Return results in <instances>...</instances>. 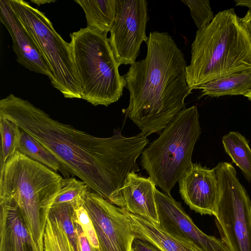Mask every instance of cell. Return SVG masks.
I'll use <instances>...</instances> for the list:
<instances>
[{
	"label": "cell",
	"instance_id": "cell-9",
	"mask_svg": "<svg viewBox=\"0 0 251 251\" xmlns=\"http://www.w3.org/2000/svg\"><path fill=\"white\" fill-rule=\"evenodd\" d=\"M116 14L108 41L119 66L132 65L139 55L149 20L146 0H116Z\"/></svg>",
	"mask_w": 251,
	"mask_h": 251
},
{
	"label": "cell",
	"instance_id": "cell-29",
	"mask_svg": "<svg viewBox=\"0 0 251 251\" xmlns=\"http://www.w3.org/2000/svg\"><path fill=\"white\" fill-rule=\"evenodd\" d=\"M241 19L243 24L248 29L251 37V10H249L245 16Z\"/></svg>",
	"mask_w": 251,
	"mask_h": 251
},
{
	"label": "cell",
	"instance_id": "cell-11",
	"mask_svg": "<svg viewBox=\"0 0 251 251\" xmlns=\"http://www.w3.org/2000/svg\"><path fill=\"white\" fill-rule=\"evenodd\" d=\"M155 197L158 225L167 233L194 245L201 251H230L221 240L201 230L184 211L180 203L171 196L156 188Z\"/></svg>",
	"mask_w": 251,
	"mask_h": 251
},
{
	"label": "cell",
	"instance_id": "cell-4",
	"mask_svg": "<svg viewBox=\"0 0 251 251\" xmlns=\"http://www.w3.org/2000/svg\"><path fill=\"white\" fill-rule=\"evenodd\" d=\"M0 171V199L15 201L36 251H44L48 217L64 178L17 151Z\"/></svg>",
	"mask_w": 251,
	"mask_h": 251
},
{
	"label": "cell",
	"instance_id": "cell-5",
	"mask_svg": "<svg viewBox=\"0 0 251 251\" xmlns=\"http://www.w3.org/2000/svg\"><path fill=\"white\" fill-rule=\"evenodd\" d=\"M81 99L94 106L117 101L126 84L119 72L107 35L88 27L70 34Z\"/></svg>",
	"mask_w": 251,
	"mask_h": 251
},
{
	"label": "cell",
	"instance_id": "cell-14",
	"mask_svg": "<svg viewBox=\"0 0 251 251\" xmlns=\"http://www.w3.org/2000/svg\"><path fill=\"white\" fill-rule=\"evenodd\" d=\"M0 251H37L15 201L0 199Z\"/></svg>",
	"mask_w": 251,
	"mask_h": 251
},
{
	"label": "cell",
	"instance_id": "cell-17",
	"mask_svg": "<svg viewBox=\"0 0 251 251\" xmlns=\"http://www.w3.org/2000/svg\"><path fill=\"white\" fill-rule=\"evenodd\" d=\"M75 1L84 11L87 27L107 35L115 21L116 0H77Z\"/></svg>",
	"mask_w": 251,
	"mask_h": 251
},
{
	"label": "cell",
	"instance_id": "cell-1",
	"mask_svg": "<svg viewBox=\"0 0 251 251\" xmlns=\"http://www.w3.org/2000/svg\"><path fill=\"white\" fill-rule=\"evenodd\" d=\"M0 115L17 124L48 149L69 175L124 208L122 189L128 175L138 172L136 160L149 143L142 133L126 137L114 130L98 137L53 119L29 101L10 94L0 100Z\"/></svg>",
	"mask_w": 251,
	"mask_h": 251
},
{
	"label": "cell",
	"instance_id": "cell-24",
	"mask_svg": "<svg viewBox=\"0 0 251 251\" xmlns=\"http://www.w3.org/2000/svg\"><path fill=\"white\" fill-rule=\"evenodd\" d=\"M89 188L84 181L74 177L64 178L63 186L53 204L70 203L74 206L81 203L82 196Z\"/></svg>",
	"mask_w": 251,
	"mask_h": 251
},
{
	"label": "cell",
	"instance_id": "cell-27",
	"mask_svg": "<svg viewBox=\"0 0 251 251\" xmlns=\"http://www.w3.org/2000/svg\"><path fill=\"white\" fill-rule=\"evenodd\" d=\"M75 223L77 237L76 251H95L88 241L81 226L75 222Z\"/></svg>",
	"mask_w": 251,
	"mask_h": 251
},
{
	"label": "cell",
	"instance_id": "cell-8",
	"mask_svg": "<svg viewBox=\"0 0 251 251\" xmlns=\"http://www.w3.org/2000/svg\"><path fill=\"white\" fill-rule=\"evenodd\" d=\"M219 185L216 223L221 240L230 251H251V201L233 166L214 168Z\"/></svg>",
	"mask_w": 251,
	"mask_h": 251
},
{
	"label": "cell",
	"instance_id": "cell-25",
	"mask_svg": "<svg viewBox=\"0 0 251 251\" xmlns=\"http://www.w3.org/2000/svg\"><path fill=\"white\" fill-rule=\"evenodd\" d=\"M181 1L189 8L191 16L198 30L203 29L213 20L215 16L213 15L209 0H181Z\"/></svg>",
	"mask_w": 251,
	"mask_h": 251
},
{
	"label": "cell",
	"instance_id": "cell-6",
	"mask_svg": "<svg viewBox=\"0 0 251 251\" xmlns=\"http://www.w3.org/2000/svg\"><path fill=\"white\" fill-rule=\"evenodd\" d=\"M201 133L198 108H184L142 152L141 163L149 177L166 194L192 164L194 146Z\"/></svg>",
	"mask_w": 251,
	"mask_h": 251
},
{
	"label": "cell",
	"instance_id": "cell-18",
	"mask_svg": "<svg viewBox=\"0 0 251 251\" xmlns=\"http://www.w3.org/2000/svg\"><path fill=\"white\" fill-rule=\"evenodd\" d=\"M198 89L201 90V97L244 95L251 89V69L211 81Z\"/></svg>",
	"mask_w": 251,
	"mask_h": 251
},
{
	"label": "cell",
	"instance_id": "cell-28",
	"mask_svg": "<svg viewBox=\"0 0 251 251\" xmlns=\"http://www.w3.org/2000/svg\"><path fill=\"white\" fill-rule=\"evenodd\" d=\"M131 251H161L149 242L135 237L131 245Z\"/></svg>",
	"mask_w": 251,
	"mask_h": 251
},
{
	"label": "cell",
	"instance_id": "cell-12",
	"mask_svg": "<svg viewBox=\"0 0 251 251\" xmlns=\"http://www.w3.org/2000/svg\"><path fill=\"white\" fill-rule=\"evenodd\" d=\"M178 182L180 195L191 209L201 215L216 216L219 185L214 168L192 163Z\"/></svg>",
	"mask_w": 251,
	"mask_h": 251
},
{
	"label": "cell",
	"instance_id": "cell-3",
	"mask_svg": "<svg viewBox=\"0 0 251 251\" xmlns=\"http://www.w3.org/2000/svg\"><path fill=\"white\" fill-rule=\"evenodd\" d=\"M186 80L192 90L211 81L251 69V37L233 8L218 13L198 30Z\"/></svg>",
	"mask_w": 251,
	"mask_h": 251
},
{
	"label": "cell",
	"instance_id": "cell-20",
	"mask_svg": "<svg viewBox=\"0 0 251 251\" xmlns=\"http://www.w3.org/2000/svg\"><path fill=\"white\" fill-rule=\"evenodd\" d=\"M222 142L226 152L251 181V149L246 138L237 131H230L223 137Z\"/></svg>",
	"mask_w": 251,
	"mask_h": 251
},
{
	"label": "cell",
	"instance_id": "cell-22",
	"mask_svg": "<svg viewBox=\"0 0 251 251\" xmlns=\"http://www.w3.org/2000/svg\"><path fill=\"white\" fill-rule=\"evenodd\" d=\"M0 132L1 142L0 168H1L17 151L22 130L17 124L0 115Z\"/></svg>",
	"mask_w": 251,
	"mask_h": 251
},
{
	"label": "cell",
	"instance_id": "cell-10",
	"mask_svg": "<svg viewBox=\"0 0 251 251\" xmlns=\"http://www.w3.org/2000/svg\"><path fill=\"white\" fill-rule=\"evenodd\" d=\"M82 204L94 224L100 251H131L135 238L127 211L93 191L82 198Z\"/></svg>",
	"mask_w": 251,
	"mask_h": 251
},
{
	"label": "cell",
	"instance_id": "cell-23",
	"mask_svg": "<svg viewBox=\"0 0 251 251\" xmlns=\"http://www.w3.org/2000/svg\"><path fill=\"white\" fill-rule=\"evenodd\" d=\"M49 214L58 221L76 251L77 237L73 206L70 203L54 204L52 205Z\"/></svg>",
	"mask_w": 251,
	"mask_h": 251
},
{
	"label": "cell",
	"instance_id": "cell-13",
	"mask_svg": "<svg viewBox=\"0 0 251 251\" xmlns=\"http://www.w3.org/2000/svg\"><path fill=\"white\" fill-rule=\"evenodd\" d=\"M0 20L13 41L16 61L30 71L52 77L51 72L28 30L17 16L9 0H0Z\"/></svg>",
	"mask_w": 251,
	"mask_h": 251
},
{
	"label": "cell",
	"instance_id": "cell-7",
	"mask_svg": "<svg viewBox=\"0 0 251 251\" xmlns=\"http://www.w3.org/2000/svg\"><path fill=\"white\" fill-rule=\"evenodd\" d=\"M14 12L26 27L51 72L53 87L66 98L81 99V88L70 43L54 29L42 12L23 0H9Z\"/></svg>",
	"mask_w": 251,
	"mask_h": 251
},
{
	"label": "cell",
	"instance_id": "cell-26",
	"mask_svg": "<svg viewBox=\"0 0 251 251\" xmlns=\"http://www.w3.org/2000/svg\"><path fill=\"white\" fill-rule=\"evenodd\" d=\"M73 207L75 222L81 226L88 241L95 251H100L94 224L82 203L77 204Z\"/></svg>",
	"mask_w": 251,
	"mask_h": 251
},
{
	"label": "cell",
	"instance_id": "cell-21",
	"mask_svg": "<svg viewBox=\"0 0 251 251\" xmlns=\"http://www.w3.org/2000/svg\"><path fill=\"white\" fill-rule=\"evenodd\" d=\"M44 251H75L57 219L49 214L44 237Z\"/></svg>",
	"mask_w": 251,
	"mask_h": 251
},
{
	"label": "cell",
	"instance_id": "cell-19",
	"mask_svg": "<svg viewBox=\"0 0 251 251\" xmlns=\"http://www.w3.org/2000/svg\"><path fill=\"white\" fill-rule=\"evenodd\" d=\"M17 151L56 172L59 171L64 178L70 177L57 158L45 146L23 130Z\"/></svg>",
	"mask_w": 251,
	"mask_h": 251
},
{
	"label": "cell",
	"instance_id": "cell-32",
	"mask_svg": "<svg viewBox=\"0 0 251 251\" xmlns=\"http://www.w3.org/2000/svg\"><path fill=\"white\" fill-rule=\"evenodd\" d=\"M244 96L247 97L251 101V89L249 90L247 93H246Z\"/></svg>",
	"mask_w": 251,
	"mask_h": 251
},
{
	"label": "cell",
	"instance_id": "cell-16",
	"mask_svg": "<svg viewBox=\"0 0 251 251\" xmlns=\"http://www.w3.org/2000/svg\"><path fill=\"white\" fill-rule=\"evenodd\" d=\"M127 215L135 237L149 242L161 251H201L193 244L173 237L158 224L127 211Z\"/></svg>",
	"mask_w": 251,
	"mask_h": 251
},
{
	"label": "cell",
	"instance_id": "cell-15",
	"mask_svg": "<svg viewBox=\"0 0 251 251\" xmlns=\"http://www.w3.org/2000/svg\"><path fill=\"white\" fill-rule=\"evenodd\" d=\"M155 185L149 176L142 177L134 172L129 173L122 189L124 209L158 224Z\"/></svg>",
	"mask_w": 251,
	"mask_h": 251
},
{
	"label": "cell",
	"instance_id": "cell-2",
	"mask_svg": "<svg viewBox=\"0 0 251 251\" xmlns=\"http://www.w3.org/2000/svg\"><path fill=\"white\" fill-rule=\"evenodd\" d=\"M146 57L124 75L129 92L128 117L148 136L158 133L185 108L191 93L184 54L167 32H151Z\"/></svg>",
	"mask_w": 251,
	"mask_h": 251
},
{
	"label": "cell",
	"instance_id": "cell-30",
	"mask_svg": "<svg viewBox=\"0 0 251 251\" xmlns=\"http://www.w3.org/2000/svg\"><path fill=\"white\" fill-rule=\"evenodd\" d=\"M236 5L246 6L251 10V0H235Z\"/></svg>",
	"mask_w": 251,
	"mask_h": 251
},
{
	"label": "cell",
	"instance_id": "cell-31",
	"mask_svg": "<svg viewBox=\"0 0 251 251\" xmlns=\"http://www.w3.org/2000/svg\"><path fill=\"white\" fill-rule=\"evenodd\" d=\"M31 1H32V2L35 3L36 4H37L38 5H40L41 4H45L46 3H50V2H54L55 1L54 0H31Z\"/></svg>",
	"mask_w": 251,
	"mask_h": 251
}]
</instances>
